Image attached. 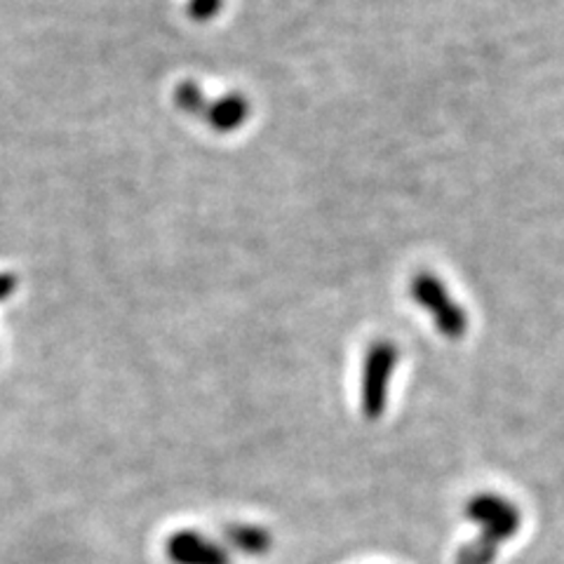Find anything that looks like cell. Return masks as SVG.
<instances>
[{
  "label": "cell",
  "mask_w": 564,
  "mask_h": 564,
  "mask_svg": "<svg viewBox=\"0 0 564 564\" xmlns=\"http://www.w3.org/2000/svg\"><path fill=\"white\" fill-rule=\"evenodd\" d=\"M221 536H224L226 549H234L250 557H261L273 549V534L267 527H259V524H242V522L226 524Z\"/></svg>",
  "instance_id": "cell-6"
},
{
  "label": "cell",
  "mask_w": 564,
  "mask_h": 564,
  "mask_svg": "<svg viewBox=\"0 0 564 564\" xmlns=\"http://www.w3.org/2000/svg\"><path fill=\"white\" fill-rule=\"evenodd\" d=\"M174 99L182 111L203 118L207 126L217 132H234L240 126H245L247 118H250V101L240 93H231L221 99L207 101L196 83H182L176 87Z\"/></svg>",
  "instance_id": "cell-2"
},
{
  "label": "cell",
  "mask_w": 564,
  "mask_h": 564,
  "mask_svg": "<svg viewBox=\"0 0 564 564\" xmlns=\"http://www.w3.org/2000/svg\"><path fill=\"white\" fill-rule=\"evenodd\" d=\"M14 290V278L12 275H0V299L10 296Z\"/></svg>",
  "instance_id": "cell-9"
},
{
  "label": "cell",
  "mask_w": 564,
  "mask_h": 564,
  "mask_svg": "<svg viewBox=\"0 0 564 564\" xmlns=\"http://www.w3.org/2000/svg\"><path fill=\"white\" fill-rule=\"evenodd\" d=\"M466 518L482 524V536L494 543H501L510 536H516L520 529L518 508L494 494H480L466 503Z\"/></svg>",
  "instance_id": "cell-4"
},
{
  "label": "cell",
  "mask_w": 564,
  "mask_h": 564,
  "mask_svg": "<svg viewBox=\"0 0 564 564\" xmlns=\"http://www.w3.org/2000/svg\"><path fill=\"white\" fill-rule=\"evenodd\" d=\"M499 543L489 541L487 536H480L478 541L466 543L462 551L456 555V564H491L494 557H497Z\"/></svg>",
  "instance_id": "cell-7"
},
{
  "label": "cell",
  "mask_w": 564,
  "mask_h": 564,
  "mask_svg": "<svg viewBox=\"0 0 564 564\" xmlns=\"http://www.w3.org/2000/svg\"><path fill=\"white\" fill-rule=\"evenodd\" d=\"M400 362V350L393 341L381 339L369 346L362 367V414L369 421L381 419L388 400V383Z\"/></svg>",
  "instance_id": "cell-3"
},
{
  "label": "cell",
  "mask_w": 564,
  "mask_h": 564,
  "mask_svg": "<svg viewBox=\"0 0 564 564\" xmlns=\"http://www.w3.org/2000/svg\"><path fill=\"white\" fill-rule=\"evenodd\" d=\"M410 294L414 302L426 311L440 334H445L447 339H462L468 329L466 311L456 304V299L447 292L445 282L437 275L421 271L410 282Z\"/></svg>",
  "instance_id": "cell-1"
},
{
  "label": "cell",
  "mask_w": 564,
  "mask_h": 564,
  "mask_svg": "<svg viewBox=\"0 0 564 564\" xmlns=\"http://www.w3.org/2000/svg\"><path fill=\"white\" fill-rule=\"evenodd\" d=\"M165 555L172 564H231V553L224 543L200 532H176L165 541Z\"/></svg>",
  "instance_id": "cell-5"
},
{
  "label": "cell",
  "mask_w": 564,
  "mask_h": 564,
  "mask_svg": "<svg viewBox=\"0 0 564 564\" xmlns=\"http://www.w3.org/2000/svg\"><path fill=\"white\" fill-rule=\"evenodd\" d=\"M224 6V0H188V14L196 22H209L215 20Z\"/></svg>",
  "instance_id": "cell-8"
}]
</instances>
